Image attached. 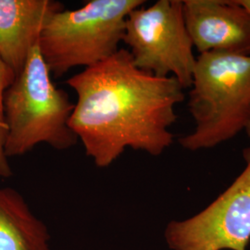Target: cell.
<instances>
[{"instance_id": "5", "label": "cell", "mask_w": 250, "mask_h": 250, "mask_svg": "<svg viewBox=\"0 0 250 250\" xmlns=\"http://www.w3.org/2000/svg\"><path fill=\"white\" fill-rule=\"evenodd\" d=\"M123 42L134 64L159 77L192 84L197 64L184 17L183 0H159L134 9L126 19Z\"/></svg>"}, {"instance_id": "9", "label": "cell", "mask_w": 250, "mask_h": 250, "mask_svg": "<svg viewBox=\"0 0 250 250\" xmlns=\"http://www.w3.org/2000/svg\"><path fill=\"white\" fill-rule=\"evenodd\" d=\"M0 250H52L47 226L13 188H0Z\"/></svg>"}, {"instance_id": "8", "label": "cell", "mask_w": 250, "mask_h": 250, "mask_svg": "<svg viewBox=\"0 0 250 250\" xmlns=\"http://www.w3.org/2000/svg\"><path fill=\"white\" fill-rule=\"evenodd\" d=\"M63 9L55 0H0V59L16 76L46 24Z\"/></svg>"}, {"instance_id": "10", "label": "cell", "mask_w": 250, "mask_h": 250, "mask_svg": "<svg viewBox=\"0 0 250 250\" xmlns=\"http://www.w3.org/2000/svg\"><path fill=\"white\" fill-rule=\"evenodd\" d=\"M16 78V74L0 59V178H9L13 171L9 158L5 153V142L8 127L6 124L4 99L5 94Z\"/></svg>"}, {"instance_id": "3", "label": "cell", "mask_w": 250, "mask_h": 250, "mask_svg": "<svg viewBox=\"0 0 250 250\" xmlns=\"http://www.w3.org/2000/svg\"><path fill=\"white\" fill-rule=\"evenodd\" d=\"M4 107L8 158L23 156L40 144L67 150L79 141L70 125L74 103L54 83L38 45L7 90Z\"/></svg>"}, {"instance_id": "7", "label": "cell", "mask_w": 250, "mask_h": 250, "mask_svg": "<svg viewBox=\"0 0 250 250\" xmlns=\"http://www.w3.org/2000/svg\"><path fill=\"white\" fill-rule=\"evenodd\" d=\"M184 17L199 54L250 55V15L237 0H183Z\"/></svg>"}, {"instance_id": "11", "label": "cell", "mask_w": 250, "mask_h": 250, "mask_svg": "<svg viewBox=\"0 0 250 250\" xmlns=\"http://www.w3.org/2000/svg\"><path fill=\"white\" fill-rule=\"evenodd\" d=\"M237 1L241 6L247 9V11L250 13V0H237Z\"/></svg>"}, {"instance_id": "1", "label": "cell", "mask_w": 250, "mask_h": 250, "mask_svg": "<svg viewBox=\"0 0 250 250\" xmlns=\"http://www.w3.org/2000/svg\"><path fill=\"white\" fill-rule=\"evenodd\" d=\"M66 83L77 98L70 125L97 167H109L127 148L160 156L173 143L184 88L137 68L126 48Z\"/></svg>"}, {"instance_id": "2", "label": "cell", "mask_w": 250, "mask_h": 250, "mask_svg": "<svg viewBox=\"0 0 250 250\" xmlns=\"http://www.w3.org/2000/svg\"><path fill=\"white\" fill-rule=\"evenodd\" d=\"M189 92L188 110L195 122L179 138L182 147L197 151L227 142L250 122V55L199 54Z\"/></svg>"}, {"instance_id": "4", "label": "cell", "mask_w": 250, "mask_h": 250, "mask_svg": "<svg viewBox=\"0 0 250 250\" xmlns=\"http://www.w3.org/2000/svg\"><path fill=\"white\" fill-rule=\"evenodd\" d=\"M144 0H90L79 9H63L46 24L39 50L52 76L76 67L89 68L120 49L128 15Z\"/></svg>"}, {"instance_id": "12", "label": "cell", "mask_w": 250, "mask_h": 250, "mask_svg": "<svg viewBox=\"0 0 250 250\" xmlns=\"http://www.w3.org/2000/svg\"><path fill=\"white\" fill-rule=\"evenodd\" d=\"M246 132H247V134L249 135V137H250V122L249 125H248V127H247V129H246Z\"/></svg>"}, {"instance_id": "6", "label": "cell", "mask_w": 250, "mask_h": 250, "mask_svg": "<svg viewBox=\"0 0 250 250\" xmlns=\"http://www.w3.org/2000/svg\"><path fill=\"white\" fill-rule=\"evenodd\" d=\"M246 167L222 195L197 215L171 221L164 232L171 250H247L250 241V146Z\"/></svg>"}]
</instances>
